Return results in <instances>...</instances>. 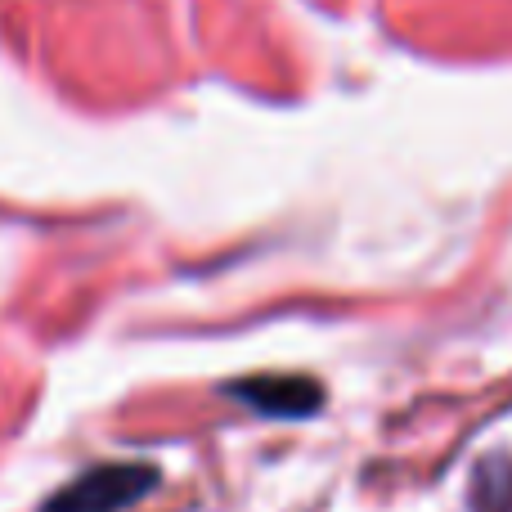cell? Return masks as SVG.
Instances as JSON below:
<instances>
[{"mask_svg": "<svg viewBox=\"0 0 512 512\" xmlns=\"http://www.w3.org/2000/svg\"><path fill=\"white\" fill-rule=\"evenodd\" d=\"M225 396L243 400L265 418H306L324 405V387L310 378H248V382H230Z\"/></svg>", "mask_w": 512, "mask_h": 512, "instance_id": "2", "label": "cell"}, {"mask_svg": "<svg viewBox=\"0 0 512 512\" xmlns=\"http://www.w3.org/2000/svg\"><path fill=\"white\" fill-rule=\"evenodd\" d=\"M153 486H158L153 463H104L59 486L41 504V512H122L140 504Z\"/></svg>", "mask_w": 512, "mask_h": 512, "instance_id": "1", "label": "cell"}]
</instances>
